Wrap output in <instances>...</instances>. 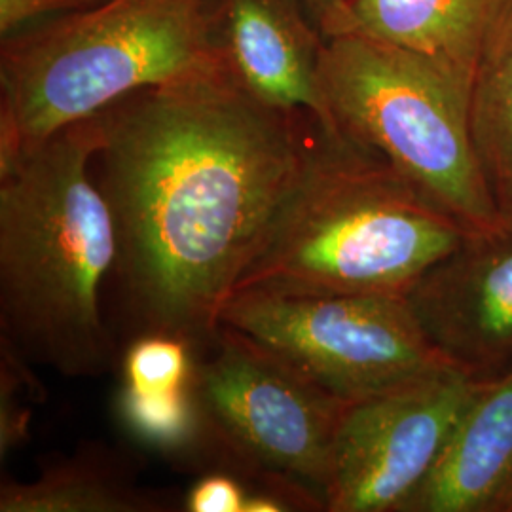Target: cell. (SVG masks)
I'll return each instance as SVG.
<instances>
[{"instance_id": "17", "label": "cell", "mask_w": 512, "mask_h": 512, "mask_svg": "<svg viewBox=\"0 0 512 512\" xmlns=\"http://www.w3.org/2000/svg\"><path fill=\"white\" fill-rule=\"evenodd\" d=\"M23 357L2 340V370H0V456L6 458V452L21 446L27 437V410L23 408V387H18L25 378Z\"/></svg>"}, {"instance_id": "10", "label": "cell", "mask_w": 512, "mask_h": 512, "mask_svg": "<svg viewBox=\"0 0 512 512\" xmlns=\"http://www.w3.org/2000/svg\"><path fill=\"white\" fill-rule=\"evenodd\" d=\"M203 19L224 73L243 90L338 131L319 82L327 40L298 0H203Z\"/></svg>"}, {"instance_id": "11", "label": "cell", "mask_w": 512, "mask_h": 512, "mask_svg": "<svg viewBox=\"0 0 512 512\" xmlns=\"http://www.w3.org/2000/svg\"><path fill=\"white\" fill-rule=\"evenodd\" d=\"M512 31V0H344L325 38L363 35L435 63L465 92Z\"/></svg>"}, {"instance_id": "16", "label": "cell", "mask_w": 512, "mask_h": 512, "mask_svg": "<svg viewBox=\"0 0 512 512\" xmlns=\"http://www.w3.org/2000/svg\"><path fill=\"white\" fill-rule=\"evenodd\" d=\"M192 342L164 332H145L124 357V387L145 393H171L194 387Z\"/></svg>"}, {"instance_id": "8", "label": "cell", "mask_w": 512, "mask_h": 512, "mask_svg": "<svg viewBox=\"0 0 512 512\" xmlns=\"http://www.w3.org/2000/svg\"><path fill=\"white\" fill-rule=\"evenodd\" d=\"M480 380L444 366L348 404L323 499L330 512H403Z\"/></svg>"}, {"instance_id": "2", "label": "cell", "mask_w": 512, "mask_h": 512, "mask_svg": "<svg viewBox=\"0 0 512 512\" xmlns=\"http://www.w3.org/2000/svg\"><path fill=\"white\" fill-rule=\"evenodd\" d=\"M97 116L74 122L0 177V321L25 361L65 376L103 372L112 338L101 315L116 228L92 162Z\"/></svg>"}, {"instance_id": "3", "label": "cell", "mask_w": 512, "mask_h": 512, "mask_svg": "<svg viewBox=\"0 0 512 512\" xmlns=\"http://www.w3.org/2000/svg\"><path fill=\"white\" fill-rule=\"evenodd\" d=\"M467 234L384 158L313 118L300 175L234 294L406 296Z\"/></svg>"}, {"instance_id": "5", "label": "cell", "mask_w": 512, "mask_h": 512, "mask_svg": "<svg viewBox=\"0 0 512 512\" xmlns=\"http://www.w3.org/2000/svg\"><path fill=\"white\" fill-rule=\"evenodd\" d=\"M319 82L336 129L469 234L505 224L476 152L471 95L435 63L376 38L338 35L325 42Z\"/></svg>"}, {"instance_id": "4", "label": "cell", "mask_w": 512, "mask_h": 512, "mask_svg": "<svg viewBox=\"0 0 512 512\" xmlns=\"http://www.w3.org/2000/svg\"><path fill=\"white\" fill-rule=\"evenodd\" d=\"M224 71L203 0H103L0 40V177L131 93Z\"/></svg>"}, {"instance_id": "9", "label": "cell", "mask_w": 512, "mask_h": 512, "mask_svg": "<svg viewBox=\"0 0 512 512\" xmlns=\"http://www.w3.org/2000/svg\"><path fill=\"white\" fill-rule=\"evenodd\" d=\"M429 340L476 380L512 368V224L467 234L406 294Z\"/></svg>"}, {"instance_id": "1", "label": "cell", "mask_w": 512, "mask_h": 512, "mask_svg": "<svg viewBox=\"0 0 512 512\" xmlns=\"http://www.w3.org/2000/svg\"><path fill=\"white\" fill-rule=\"evenodd\" d=\"M95 116L93 179L131 315L143 332L215 338L300 175L313 116L256 99L224 71L150 86Z\"/></svg>"}, {"instance_id": "7", "label": "cell", "mask_w": 512, "mask_h": 512, "mask_svg": "<svg viewBox=\"0 0 512 512\" xmlns=\"http://www.w3.org/2000/svg\"><path fill=\"white\" fill-rule=\"evenodd\" d=\"M194 389L205 420L238 454L323 497L348 401L226 325L215 334L213 355L196 368Z\"/></svg>"}, {"instance_id": "19", "label": "cell", "mask_w": 512, "mask_h": 512, "mask_svg": "<svg viewBox=\"0 0 512 512\" xmlns=\"http://www.w3.org/2000/svg\"><path fill=\"white\" fill-rule=\"evenodd\" d=\"M247 495L234 476L205 475L188 492L186 511L243 512Z\"/></svg>"}, {"instance_id": "15", "label": "cell", "mask_w": 512, "mask_h": 512, "mask_svg": "<svg viewBox=\"0 0 512 512\" xmlns=\"http://www.w3.org/2000/svg\"><path fill=\"white\" fill-rule=\"evenodd\" d=\"M118 412L135 439L165 452L188 448L205 420L194 387L171 393H145L122 387Z\"/></svg>"}, {"instance_id": "14", "label": "cell", "mask_w": 512, "mask_h": 512, "mask_svg": "<svg viewBox=\"0 0 512 512\" xmlns=\"http://www.w3.org/2000/svg\"><path fill=\"white\" fill-rule=\"evenodd\" d=\"M471 126L497 213L512 224V31L476 78Z\"/></svg>"}, {"instance_id": "13", "label": "cell", "mask_w": 512, "mask_h": 512, "mask_svg": "<svg viewBox=\"0 0 512 512\" xmlns=\"http://www.w3.org/2000/svg\"><path fill=\"white\" fill-rule=\"evenodd\" d=\"M162 503L139 490L128 475L101 459L74 458L55 463L37 480H6L0 512H150Z\"/></svg>"}, {"instance_id": "12", "label": "cell", "mask_w": 512, "mask_h": 512, "mask_svg": "<svg viewBox=\"0 0 512 512\" xmlns=\"http://www.w3.org/2000/svg\"><path fill=\"white\" fill-rule=\"evenodd\" d=\"M403 512H512V368L478 382Z\"/></svg>"}, {"instance_id": "6", "label": "cell", "mask_w": 512, "mask_h": 512, "mask_svg": "<svg viewBox=\"0 0 512 512\" xmlns=\"http://www.w3.org/2000/svg\"><path fill=\"white\" fill-rule=\"evenodd\" d=\"M220 325L236 329L342 401H359L452 365L406 296L236 293Z\"/></svg>"}, {"instance_id": "18", "label": "cell", "mask_w": 512, "mask_h": 512, "mask_svg": "<svg viewBox=\"0 0 512 512\" xmlns=\"http://www.w3.org/2000/svg\"><path fill=\"white\" fill-rule=\"evenodd\" d=\"M103 0H0V38L10 37L44 19L101 4Z\"/></svg>"}, {"instance_id": "20", "label": "cell", "mask_w": 512, "mask_h": 512, "mask_svg": "<svg viewBox=\"0 0 512 512\" xmlns=\"http://www.w3.org/2000/svg\"><path fill=\"white\" fill-rule=\"evenodd\" d=\"M298 2L304 8V12L308 14V18L313 21V25L325 37L332 21L338 16L344 0H298Z\"/></svg>"}, {"instance_id": "21", "label": "cell", "mask_w": 512, "mask_h": 512, "mask_svg": "<svg viewBox=\"0 0 512 512\" xmlns=\"http://www.w3.org/2000/svg\"><path fill=\"white\" fill-rule=\"evenodd\" d=\"M287 509L289 507H285V501L279 499L277 495L270 492H256V494L247 495L243 512H279Z\"/></svg>"}]
</instances>
